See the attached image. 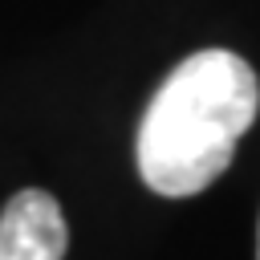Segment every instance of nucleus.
Segmentation results:
<instances>
[{
    "mask_svg": "<svg viewBox=\"0 0 260 260\" xmlns=\"http://www.w3.org/2000/svg\"><path fill=\"white\" fill-rule=\"evenodd\" d=\"M260 81L240 53L199 49L179 61L138 126V175L167 199L211 187L256 122Z\"/></svg>",
    "mask_w": 260,
    "mask_h": 260,
    "instance_id": "1",
    "label": "nucleus"
},
{
    "mask_svg": "<svg viewBox=\"0 0 260 260\" xmlns=\"http://www.w3.org/2000/svg\"><path fill=\"white\" fill-rule=\"evenodd\" d=\"M69 248V228L61 203L41 191H16L0 211V260H61Z\"/></svg>",
    "mask_w": 260,
    "mask_h": 260,
    "instance_id": "2",
    "label": "nucleus"
}]
</instances>
